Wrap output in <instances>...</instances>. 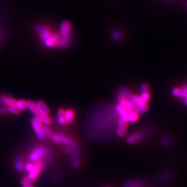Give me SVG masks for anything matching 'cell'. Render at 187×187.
Listing matches in <instances>:
<instances>
[{"label":"cell","mask_w":187,"mask_h":187,"mask_svg":"<svg viewBox=\"0 0 187 187\" xmlns=\"http://www.w3.org/2000/svg\"><path fill=\"white\" fill-rule=\"evenodd\" d=\"M71 27L68 22H63L60 26L58 35L60 40L57 46L60 48H66L69 46L70 42Z\"/></svg>","instance_id":"1"},{"label":"cell","mask_w":187,"mask_h":187,"mask_svg":"<svg viewBox=\"0 0 187 187\" xmlns=\"http://www.w3.org/2000/svg\"><path fill=\"white\" fill-rule=\"evenodd\" d=\"M49 154L48 149L45 146H39L34 148L29 155V159L34 163L46 159Z\"/></svg>","instance_id":"2"},{"label":"cell","mask_w":187,"mask_h":187,"mask_svg":"<svg viewBox=\"0 0 187 187\" xmlns=\"http://www.w3.org/2000/svg\"><path fill=\"white\" fill-rule=\"evenodd\" d=\"M50 139L52 142L55 143H62L67 146H73L77 145V144L74 142L72 139L63 136L61 134H54L50 137Z\"/></svg>","instance_id":"3"},{"label":"cell","mask_w":187,"mask_h":187,"mask_svg":"<svg viewBox=\"0 0 187 187\" xmlns=\"http://www.w3.org/2000/svg\"><path fill=\"white\" fill-rule=\"evenodd\" d=\"M43 124L35 117L33 118L31 120V125L35 134H36L37 137L40 140H43L45 138L43 129Z\"/></svg>","instance_id":"4"},{"label":"cell","mask_w":187,"mask_h":187,"mask_svg":"<svg viewBox=\"0 0 187 187\" xmlns=\"http://www.w3.org/2000/svg\"><path fill=\"white\" fill-rule=\"evenodd\" d=\"M34 164H35L34 169L31 173H29L27 175L33 182L38 177V175L43 170L45 166V162L43 160H41L35 162Z\"/></svg>","instance_id":"5"},{"label":"cell","mask_w":187,"mask_h":187,"mask_svg":"<svg viewBox=\"0 0 187 187\" xmlns=\"http://www.w3.org/2000/svg\"><path fill=\"white\" fill-rule=\"evenodd\" d=\"M126 126L127 121L122 118L120 117L118 120L116 130V134L118 137H123L125 135L126 130Z\"/></svg>","instance_id":"6"},{"label":"cell","mask_w":187,"mask_h":187,"mask_svg":"<svg viewBox=\"0 0 187 187\" xmlns=\"http://www.w3.org/2000/svg\"><path fill=\"white\" fill-rule=\"evenodd\" d=\"M17 101L12 97L7 95H0V104L8 106H15Z\"/></svg>","instance_id":"7"},{"label":"cell","mask_w":187,"mask_h":187,"mask_svg":"<svg viewBox=\"0 0 187 187\" xmlns=\"http://www.w3.org/2000/svg\"><path fill=\"white\" fill-rule=\"evenodd\" d=\"M60 40L59 35L56 34H52L44 42V45L47 47H52L57 45Z\"/></svg>","instance_id":"8"},{"label":"cell","mask_w":187,"mask_h":187,"mask_svg":"<svg viewBox=\"0 0 187 187\" xmlns=\"http://www.w3.org/2000/svg\"><path fill=\"white\" fill-rule=\"evenodd\" d=\"M35 105L38 112V114L48 116L49 114V110L47 108L46 104L42 101H38L35 103Z\"/></svg>","instance_id":"9"},{"label":"cell","mask_w":187,"mask_h":187,"mask_svg":"<svg viewBox=\"0 0 187 187\" xmlns=\"http://www.w3.org/2000/svg\"><path fill=\"white\" fill-rule=\"evenodd\" d=\"M26 108L34 115L37 116L38 114V112L37 111L35 103L31 100H28L27 101V104H26Z\"/></svg>","instance_id":"10"},{"label":"cell","mask_w":187,"mask_h":187,"mask_svg":"<svg viewBox=\"0 0 187 187\" xmlns=\"http://www.w3.org/2000/svg\"><path fill=\"white\" fill-rule=\"evenodd\" d=\"M79 159H80V153L78 151L74 150L73 151V156L72 160V165L74 168H78L79 166Z\"/></svg>","instance_id":"11"},{"label":"cell","mask_w":187,"mask_h":187,"mask_svg":"<svg viewBox=\"0 0 187 187\" xmlns=\"http://www.w3.org/2000/svg\"><path fill=\"white\" fill-rule=\"evenodd\" d=\"M141 138H142V134L140 133H136L129 136L126 139V141L128 143L131 144L140 140Z\"/></svg>","instance_id":"12"},{"label":"cell","mask_w":187,"mask_h":187,"mask_svg":"<svg viewBox=\"0 0 187 187\" xmlns=\"http://www.w3.org/2000/svg\"><path fill=\"white\" fill-rule=\"evenodd\" d=\"M35 117L42 123L45 125H48L51 123V119L48 116H45L40 114H38Z\"/></svg>","instance_id":"13"},{"label":"cell","mask_w":187,"mask_h":187,"mask_svg":"<svg viewBox=\"0 0 187 187\" xmlns=\"http://www.w3.org/2000/svg\"><path fill=\"white\" fill-rule=\"evenodd\" d=\"M64 118L66 121V123H70L74 118V113L71 109H67L65 111Z\"/></svg>","instance_id":"14"},{"label":"cell","mask_w":187,"mask_h":187,"mask_svg":"<svg viewBox=\"0 0 187 187\" xmlns=\"http://www.w3.org/2000/svg\"><path fill=\"white\" fill-rule=\"evenodd\" d=\"M15 169L17 171L21 172L23 171V169H24V165L23 161H22L21 159H20V158L16 159L15 162Z\"/></svg>","instance_id":"15"},{"label":"cell","mask_w":187,"mask_h":187,"mask_svg":"<svg viewBox=\"0 0 187 187\" xmlns=\"http://www.w3.org/2000/svg\"><path fill=\"white\" fill-rule=\"evenodd\" d=\"M26 104H27V101H25L24 100H20L18 101H17L15 107L19 111H22L26 108Z\"/></svg>","instance_id":"16"},{"label":"cell","mask_w":187,"mask_h":187,"mask_svg":"<svg viewBox=\"0 0 187 187\" xmlns=\"http://www.w3.org/2000/svg\"><path fill=\"white\" fill-rule=\"evenodd\" d=\"M139 117V114L136 112H131L128 114V121H131V122H134L136 121Z\"/></svg>","instance_id":"17"},{"label":"cell","mask_w":187,"mask_h":187,"mask_svg":"<svg viewBox=\"0 0 187 187\" xmlns=\"http://www.w3.org/2000/svg\"><path fill=\"white\" fill-rule=\"evenodd\" d=\"M43 133H44L45 136L48 138H50L52 134V131H51L50 128L47 125H44V126H43Z\"/></svg>","instance_id":"18"},{"label":"cell","mask_w":187,"mask_h":187,"mask_svg":"<svg viewBox=\"0 0 187 187\" xmlns=\"http://www.w3.org/2000/svg\"><path fill=\"white\" fill-rule=\"evenodd\" d=\"M34 168H35V164L30 162L26 163L24 165V168L28 173H31L34 169Z\"/></svg>","instance_id":"19"},{"label":"cell","mask_w":187,"mask_h":187,"mask_svg":"<svg viewBox=\"0 0 187 187\" xmlns=\"http://www.w3.org/2000/svg\"><path fill=\"white\" fill-rule=\"evenodd\" d=\"M6 109L9 113L12 114H18L20 113V111L15 106H8Z\"/></svg>","instance_id":"20"},{"label":"cell","mask_w":187,"mask_h":187,"mask_svg":"<svg viewBox=\"0 0 187 187\" xmlns=\"http://www.w3.org/2000/svg\"><path fill=\"white\" fill-rule=\"evenodd\" d=\"M77 147V145H73V146H68L67 147L65 148V153L69 154L72 153H73V151L74 150H75V148Z\"/></svg>","instance_id":"21"},{"label":"cell","mask_w":187,"mask_h":187,"mask_svg":"<svg viewBox=\"0 0 187 187\" xmlns=\"http://www.w3.org/2000/svg\"><path fill=\"white\" fill-rule=\"evenodd\" d=\"M22 184L24 185V184H30L32 182H33V181L29 178V177L28 176H24L23 178L22 179Z\"/></svg>","instance_id":"22"},{"label":"cell","mask_w":187,"mask_h":187,"mask_svg":"<svg viewBox=\"0 0 187 187\" xmlns=\"http://www.w3.org/2000/svg\"><path fill=\"white\" fill-rule=\"evenodd\" d=\"M57 121L59 125H63L66 123L64 117H58L57 119Z\"/></svg>","instance_id":"23"},{"label":"cell","mask_w":187,"mask_h":187,"mask_svg":"<svg viewBox=\"0 0 187 187\" xmlns=\"http://www.w3.org/2000/svg\"><path fill=\"white\" fill-rule=\"evenodd\" d=\"M121 37V35H120V34L118 32V31H115L114 33H113V38L116 40H118Z\"/></svg>","instance_id":"24"},{"label":"cell","mask_w":187,"mask_h":187,"mask_svg":"<svg viewBox=\"0 0 187 187\" xmlns=\"http://www.w3.org/2000/svg\"><path fill=\"white\" fill-rule=\"evenodd\" d=\"M64 114H65V111L63 109H59L57 112V115L58 117H64Z\"/></svg>","instance_id":"25"},{"label":"cell","mask_w":187,"mask_h":187,"mask_svg":"<svg viewBox=\"0 0 187 187\" xmlns=\"http://www.w3.org/2000/svg\"><path fill=\"white\" fill-rule=\"evenodd\" d=\"M7 109L4 108H0V115L1 114H4L6 113Z\"/></svg>","instance_id":"26"},{"label":"cell","mask_w":187,"mask_h":187,"mask_svg":"<svg viewBox=\"0 0 187 187\" xmlns=\"http://www.w3.org/2000/svg\"><path fill=\"white\" fill-rule=\"evenodd\" d=\"M22 185H23V187H34L31 185V184H24Z\"/></svg>","instance_id":"27"},{"label":"cell","mask_w":187,"mask_h":187,"mask_svg":"<svg viewBox=\"0 0 187 187\" xmlns=\"http://www.w3.org/2000/svg\"></svg>","instance_id":"28"}]
</instances>
